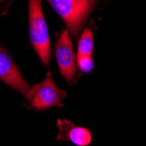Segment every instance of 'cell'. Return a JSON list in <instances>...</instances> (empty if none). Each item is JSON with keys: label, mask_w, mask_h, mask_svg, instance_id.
Segmentation results:
<instances>
[{"label": "cell", "mask_w": 146, "mask_h": 146, "mask_svg": "<svg viewBox=\"0 0 146 146\" xmlns=\"http://www.w3.org/2000/svg\"><path fill=\"white\" fill-rule=\"evenodd\" d=\"M29 35L39 58L45 65H48L51 60V44L41 0H29Z\"/></svg>", "instance_id": "1"}, {"label": "cell", "mask_w": 146, "mask_h": 146, "mask_svg": "<svg viewBox=\"0 0 146 146\" xmlns=\"http://www.w3.org/2000/svg\"><path fill=\"white\" fill-rule=\"evenodd\" d=\"M62 18L70 33L77 38L96 0H46Z\"/></svg>", "instance_id": "2"}, {"label": "cell", "mask_w": 146, "mask_h": 146, "mask_svg": "<svg viewBox=\"0 0 146 146\" xmlns=\"http://www.w3.org/2000/svg\"><path fill=\"white\" fill-rule=\"evenodd\" d=\"M67 93L58 88L50 72L47 73L46 79L41 83L30 88L26 94L32 107L39 110H45L52 107L62 108Z\"/></svg>", "instance_id": "3"}, {"label": "cell", "mask_w": 146, "mask_h": 146, "mask_svg": "<svg viewBox=\"0 0 146 146\" xmlns=\"http://www.w3.org/2000/svg\"><path fill=\"white\" fill-rule=\"evenodd\" d=\"M55 56L61 74L69 83H72L76 76L75 56L68 30H64L56 44Z\"/></svg>", "instance_id": "4"}, {"label": "cell", "mask_w": 146, "mask_h": 146, "mask_svg": "<svg viewBox=\"0 0 146 146\" xmlns=\"http://www.w3.org/2000/svg\"><path fill=\"white\" fill-rule=\"evenodd\" d=\"M0 80L26 96L30 86L22 77L7 52L0 47Z\"/></svg>", "instance_id": "5"}, {"label": "cell", "mask_w": 146, "mask_h": 146, "mask_svg": "<svg viewBox=\"0 0 146 146\" xmlns=\"http://www.w3.org/2000/svg\"><path fill=\"white\" fill-rule=\"evenodd\" d=\"M57 126L59 129L57 135L58 141H69L77 146H88L92 142V135L86 128L75 127L66 119L58 120Z\"/></svg>", "instance_id": "6"}, {"label": "cell", "mask_w": 146, "mask_h": 146, "mask_svg": "<svg viewBox=\"0 0 146 146\" xmlns=\"http://www.w3.org/2000/svg\"><path fill=\"white\" fill-rule=\"evenodd\" d=\"M94 48V37L89 28H86L78 41V54L80 56H91Z\"/></svg>", "instance_id": "7"}, {"label": "cell", "mask_w": 146, "mask_h": 146, "mask_svg": "<svg viewBox=\"0 0 146 146\" xmlns=\"http://www.w3.org/2000/svg\"><path fill=\"white\" fill-rule=\"evenodd\" d=\"M77 64L79 68L84 73H89L94 68V60L91 56L77 55Z\"/></svg>", "instance_id": "8"}]
</instances>
